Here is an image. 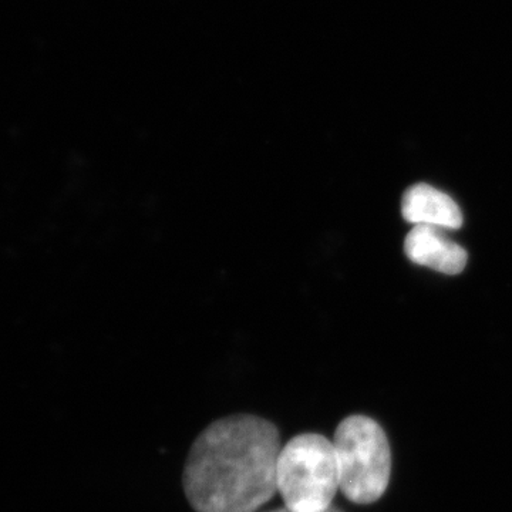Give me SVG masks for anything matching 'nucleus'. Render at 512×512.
<instances>
[{
	"instance_id": "obj_2",
	"label": "nucleus",
	"mask_w": 512,
	"mask_h": 512,
	"mask_svg": "<svg viewBox=\"0 0 512 512\" xmlns=\"http://www.w3.org/2000/svg\"><path fill=\"white\" fill-rule=\"evenodd\" d=\"M276 488L293 512H325L340 490L338 457L332 441L315 433L299 434L279 453Z\"/></svg>"
},
{
	"instance_id": "obj_1",
	"label": "nucleus",
	"mask_w": 512,
	"mask_h": 512,
	"mask_svg": "<svg viewBox=\"0 0 512 512\" xmlns=\"http://www.w3.org/2000/svg\"><path fill=\"white\" fill-rule=\"evenodd\" d=\"M281 434L254 414L211 423L185 461V497L195 512H256L278 493Z\"/></svg>"
},
{
	"instance_id": "obj_6",
	"label": "nucleus",
	"mask_w": 512,
	"mask_h": 512,
	"mask_svg": "<svg viewBox=\"0 0 512 512\" xmlns=\"http://www.w3.org/2000/svg\"><path fill=\"white\" fill-rule=\"evenodd\" d=\"M271 512H293L291 510H288V508H281V510H276V511H271ZM325 512H343V511H340L339 508H336V507H330L328 511H325Z\"/></svg>"
},
{
	"instance_id": "obj_5",
	"label": "nucleus",
	"mask_w": 512,
	"mask_h": 512,
	"mask_svg": "<svg viewBox=\"0 0 512 512\" xmlns=\"http://www.w3.org/2000/svg\"><path fill=\"white\" fill-rule=\"evenodd\" d=\"M402 214L404 220L414 225L443 229L463 225V214L456 201L429 184H416L404 192Z\"/></svg>"
},
{
	"instance_id": "obj_4",
	"label": "nucleus",
	"mask_w": 512,
	"mask_h": 512,
	"mask_svg": "<svg viewBox=\"0 0 512 512\" xmlns=\"http://www.w3.org/2000/svg\"><path fill=\"white\" fill-rule=\"evenodd\" d=\"M404 251L414 264L441 274H460L467 265L466 249L447 237L443 228L414 225L404 241Z\"/></svg>"
},
{
	"instance_id": "obj_3",
	"label": "nucleus",
	"mask_w": 512,
	"mask_h": 512,
	"mask_svg": "<svg viewBox=\"0 0 512 512\" xmlns=\"http://www.w3.org/2000/svg\"><path fill=\"white\" fill-rule=\"evenodd\" d=\"M338 457L340 490L355 504H372L389 485L392 453L377 421L350 416L340 421L333 437Z\"/></svg>"
}]
</instances>
